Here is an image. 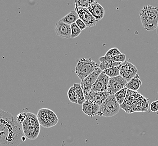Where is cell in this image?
I'll return each mask as SVG.
<instances>
[{
    "mask_svg": "<svg viewBox=\"0 0 158 146\" xmlns=\"http://www.w3.org/2000/svg\"><path fill=\"white\" fill-rule=\"evenodd\" d=\"M25 139L22 128L13 115L0 108V146H19Z\"/></svg>",
    "mask_w": 158,
    "mask_h": 146,
    "instance_id": "6da1fadb",
    "label": "cell"
},
{
    "mask_svg": "<svg viewBox=\"0 0 158 146\" xmlns=\"http://www.w3.org/2000/svg\"><path fill=\"white\" fill-rule=\"evenodd\" d=\"M149 99H146L137 92L127 90L126 98L120 108L127 113L135 112H146L149 108Z\"/></svg>",
    "mask_w": 158,
    "mask_h": 146,
    "instance_id": "7a4b0ae2",
    "label": "cell"
},
{
    "mask_svg": "<svg viewBox=\"0 0 158 146\" xmlns=\"http://www.w3.org/2000/svg\"><path fill=\"white\" fill-rule=\"evenodd\" d=\"M139 16L142 26L146 30L152 32L157 28L158 24V7L145 5L140 11Z\"/></svg>",
    "mask_w": 158,
    "mask_h": 146,
    "instance_id": "3957f363",
    "label": "cell"
},
{
    "mask_svg": "<svg viewBox=\"0 0 158 146\" xmlns=\"http://www.w3.org/2000/svg\"><path fill=\"white\" fill-rule=\"evenodd\" d=\"M23 132L26 138L30 140H36L41 131V125L36 115L27 112V116L22 124Z\"/></svg>",
    "mask_w": 158,
    "mask_h": 146,
    "instance_id": "277c9868",
    "label": "cell"
},
{
    "mask_svg": "<svg viewBox=\"0 0 158 146\" xmlns=\"http://www.w3.org/2000/svg\"><path fill=\"white\" fill-rule=\"evenodd\" d=\"M98 67V64L91 58H81L77 61L75 72L79 79L82 80L94 72Z\"/></svg>",
    "mask_w": 158,
    "mask_h": 146,
    "instance_id": "5b68a950",
    "label": "cell"
},
{
    "mask_svg": "<svg viewBox=\"0 0 158 146\" xmlns=\"http://www.w3.org/2000/svg\"><path fill=\"white\" fill-rule=\"evenodd\" d=\"M120 108V105L117 101L115 95H109L100 106L97 115L101 117H112L119 112Z\"/></svg>",
    "mask_w": 158,
    "mask_h": 146,
    "instance_id": "8992f818",
    "label": "cell"
},
{
    "mask_svg": "<svg viewBox=\"0 0 158 146\" xmlns=\"http://www.w3.org/2000/svg\"><path fill=\"white\" fill-rule=\"evenodd\" d=\"M37 116L42 127L45 128H50L57 125L59 118L54 111L49 108H41L38 110Z\"/></svg>",
    "mask_w": 158,
    "mask_h": 146,
    "instance_id": "52a82bcc",
    "label": "cell"
},
{
    "mask_svg": "<svg viewBox=\"0 0 158 146\" xmlns=\"http://www.w3.org/2000/svg\"><path fill=\"white\" fill-rule=\"evenodd\" d=\"M127 84V82L120 75L111 78L108 84L107 92L109 95H114L121 89L126 88Z\"/></svg>",
    "mask_w": 158,
    "mask_h": 146,
    "instance_id": "ba28073f",
    "label": "cell"
},
{
    "mask_svg": "<svg viewBox=\"0 0 158 146\" xmlns=\"http://www.w3.org/2000/svg\"><path fill=\"white\" fill-rule=\"evenodd\" d=\"M120 75L122 76L127 83L137 74L138 70L136 66L128 61L122 63L119 66Z\"/></svg>",
    "mask_w": 158,
    "mask_h": 146,
    "instance_id": "9c48e42d",
    "label": "cell"
},
{
    "mask_svg": "<svg viewBox=\"0 0 158 146\" xmlns=\"http://www.w3.org/2000/svg\"><path fill=\"white\" fill-rule=\"evenodd\" d=\"M102 72V71L98 67L94 72H93L91 74L86 77L85 79L81 80V82L80 84L85 95H87L89 93L91 92L92 87L95 84V82L96 81L99 75Z\"/></svg>",
    "mask_w": 158,
    "mask_h": 146,
    "instance_id": "30bf717a",
    "label": "cell"
},
{
    "mask_svg": "<svg viewBox=\"0 0 158 146\" xmlns=\"http://www.w3.org/2000/svg\"><path fill=\"white\" fill-rule=\"evenodd\" d=\"M75 11L78 14L79 19H81L85 22L87 28L94 26L98 22L87 9L79 7L75 5Z\"/></svg>",
    "mask_w": 158,
    "mask_h": 146,
    "instance_id": "8fae6325",
    "label": "cell"
},
{
    "mask_svg": "<svg viewBox=\"0 0 158 146\" xmlns=\"http://www.w3.org/2000/svg\"><path fill=\"white\" fill-rule=\"evenodd\" d=\"M110 78L103 71L99 75L95 84L92 88L91 92H105L108 90V84Z\"/></svg>",
    "mask_w": 158,
    "mask_h": 146,
    "instance_id": "7c38bea8",
    "label": "cell"
},
{
    "mask_svg": "<svg viewBox=\"0 0 158 146\" xmlns=\"http://www.w3.org/2000/svg\"><path fill=\"white\" fill-rule=\"evenodd\" d=\"M55 31L57 35L61 38H65V39L71 38V35H72L71 26L61 22L60 20L56 22L55 25Z\"/></svg>",
    "mask_w": 158,
    "mask_h": 146,
    "instance_id": "4fadbf2b",
    "label": "cell"
},
{
    "mask_svg": "<svg viewBox=\"0 0 158 146\" xmlns=\"http://www.w3.org/2000/svg\"><path fill=\"white\" fill-rule=\"evenodd\" d=\"M108 92H90L87 95H85V101L88 100L95 103L100 106L109 97Z\"/></svg>",
    "mask_w": 158,
    "mask_h": 146,
    "instance_id": "5bb4252c",
    "label": "cell"
},
{
    "mask_svg": "<svg viewBox=\"0 0 158 146\" xmlns=\"http://www.w3.org/2000/svg\"><path fill=\"white\" fill-rule=\"evenodd\" d=\"M96 20L100 21L105 15V10L100 3L94 1L87 9Z\"/></svg>",
    "mask_w": 158,
    "mask_h": 146,
    "instance_id": "9a60e30c",
    "label": "cell"
},
{
    "mask_svg": "<svg viewBox=\"0 0 158 146\" xmlns=\"http://www.w3.org/2000/svg\"><path fill=\"white\" fill-rule=\"evenodd\" d=\"M99 108V105L88 100H86L82 105L83 112L91 118L97 115Z\"/></svg>",
    "mask_w": 158,
    "mask_h": 146,
    "instance_id": "2e32d148",
    "label": "cell"
},
{
    "mask_svg": "<svg viewBox=\"0 0 158 146\" xmlns=\"http://www.w3.org/2000/svg\"><path fill=\"white\" fill-rule=\"evenodd\" d=\"M99 61H100V64L99 65V68L102 71L108 69H110L114 67H119L122 63L115 62L114 61L111 60L109 59V57L106 56H102L99 58Z\"/></svg>",
    "mask_w": 158,
    "mask_h": 146,
    "instance_id": "e0dca14e",
    "label": "cell"
},
{
    "mask_svg": "<svg viewBox=\"0 0 158 146\" xmlns=\"http://www.w3.org/2000/svg\"><path fill=\"white\" fill-rule=\"evenodd\" d=\"M142 85V82L139 79V76L138 74L133 78L127 83L126 88L128 90L137 92L139 89Z\"/></svg>",
    "mask_w": 158,
    "mask_h": 146,
    "instance_id": "ac0fdd59",
    "label": "cell"
},
{
    "mask_svg": "<svg viewBox=\"0 0 158 146\" xmlns=\"http://www.w3.org/2000/svg\"><path fill=\"white\" fill-rule=\"evenodd\" d=\"M78 19H79V18L78 14L75 10H73L68 14L67 15L64 16L63 18L60 19V20L71 26L73 23H75Z\"/></svg>",
    "mask_w": 158,
    "mask_h": 146,
    "instance_id": "d6986e66",
    "label": "cell"
},
{
    "mask_svg": "<svg viewBox=\"0 0 158 146\" xmlns=\"http://www.w3.org/2000/svg\"><path fill=\"white\" fill-rule=\"evenodd\" d=\"M73 86L76 89V94L77 97L78 104L79 105H82L84 102L85 101V95L83 92L82 88L79 83H74Z\"/></svg>",
    "mask_w": 158,
    "mask_h": 146,
    "instance_id": "ffe728a7",
    "label": "cell"
},
{
    "mask_svg": "<svg viewBox=\"0 0 158 146\" xmlns=\"http://www.w3.org/2000/svg\"><path fill=\"white\" fill-rule=\"evenodd\" d=\"M127 90L126 88H124L123 89H121L119 92H117L116 94H115V97L118 102V103L119 105H122L126 98Z\"/></svg>",
    "mask_w": 158,
    "mask_h": 146,
    "instance_id": "44dd1931",
    "label": "cell"
},
{
    "mask_svg": "<svg viewBox=\"0 0 158 146\" xmlns=\"http://www.w3.org/2000/svg\"><path fill=\"white\" fill-rule=\"evenodd\" d=\"M104 73L109 76L110 78H114L116 76L120 75V70L119 67H114L110 69H108L107 70H105L103 71Z\"/></svg>",
    "mask_w": 158,
    "mask_h": 146,
    "instance_id": "7402d4cb",
    "label": "cell"
},
{
    "mask_svg": "<svg viewBox=\"0 0 158 146\" xmlns=\"http://www.w3.org/2000/svg\"><path fill=\"white\" fill-rule=\"evenodd\" d=\"M67 95H68V99H69L70 101L72 102L73 103H77L78 104L76 89H75L74 86L71 87L70 88L69 90H68V91Z\"/></svg>",
    "mask_w": 158,
    "mask_h": 146,
    "instance_id": "603a6c76",
    "label": "cell"
},
{
    "mask_svg": "<svg viewBox=\"0 0 158 146\" xmlns=\"http://www.w3.org/2000/svg\"><path fill=\"white\" fill-rule=\"evenodd\" d=\"M94 1V0H76L75 5L79 7L88 9Z\"/></svg>",
    "mask_w": 158,
    "mask_h": 146,
    "instance_id": "cb8c5ba5",
    "label": "cell"
},
{
    "mask_svg": "<svg viewBox=\"0 0 158 146\" xmlns=\"http://www.w3.org/2000/svg\"><path fill=\"white\" fill-rule=\"evenodd\" d=\"M71 29H72V35H71L72 38H75L78 37L82 32V30L79 29L78 26H77L76 22L73 23L71 25Z\"/></svg>",
    "mask_w": 158,
    "mask_h": 146,
    "instance_id": "d4e9b609",
    "label": "cell"
},
{
    "mask_svg": "<svg viewBox=\"0 0 158 146\" xmlns=\"http://www.w3.org/2000/svg\"><path fill=\"white\" fill-rule=\"evenodd\" d=\"M122 54L120 52V51L119 50L118 48H110V50H109V51L106 53V54L105 55V56L106 57H114L117 55H119Z\"/></svg>",
    "mask_w": 158,
    "mask_h": 146,
    "instance_id": "484cf974",
    "label": "cell"
},
{
    "mask_svg": "<svg viewBox=\"0 0 158 146\" xmlns=\"http://www.w3.org/2000/svg\"><path fill=\"white\" fill-rule=\"evenodd\" d=\"M109 59H110L111 60L114 61L115 62H118V63H122L126 61V55L124 54H121L119 55H117L114 57H108Z\"/></svg>",
    "mask_w": 158,
    "mask_h": 146,
    "instance_id": "4316f807",
    "label": "cell"
},
{
    "mask_svg": "<svg viewBox=\"0 0 158 146\" xmlns=\"http://www.w3.org/2000/svg\"><path fill=\"white\" fill-rule=\"evenodd\" d=\"M27 116V112H21L17 115L16 120L20 124H23V123L25 119Z\"/></svg>",
    "mask_w": 158,
    "mask_h": 146,
    "instance_id": "83f0119b",
    "label": "cell"
},
{
    "mask_svg": "<svg viewBox=\"0 0 158 146\" xmlns=\"http://www.w3.org/2000/svg\"><path fill=\"white\" fill-rule=\"evenodd\" d=\"M150 111L152 112H158V100L152 102L150 105Z\"/></svg>",
    "mask_w": 158,
    "mask_h": 146,
    "instance_id": "f1b7e54d",
    "label": "cell"
},
{
    "mask_svg": "<svg viewBox=\"0 0 158 146\" xmlns=\"http://www.w3.org/2000/svg\"><path fill=\"white\" fill-rule=\"evenodd\" d=\"M76 24H77V26H78L79 27V29L82 31L83 30L85 29L87 27V26L85 24V22H83L82 20L81 19H78L77 22H76Z\"/></svg>",
    "mask_w": 158,
    "mask_h": 146,
    "instance_id": "f546056e",
    "label": "cell"
},
{
    "mask_svg": "<svg viewBox=\"0 0 158 146\" xmlns=\"http://www.w3.org/2000/svg\"><path fill=\"white\" fill-rule=\"evenodd\" d=\"M156 33H157V34L158 35V24L157 26V28H156Z\"/></svg>",
    "mask_w": 158,
    "mask_h": 146,
    "instance_id": "4dcf8cb0",
    "label": "cell"
}]
</instances>
